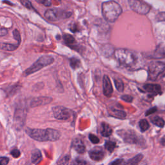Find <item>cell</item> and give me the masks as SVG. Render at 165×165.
<instances>
[{
  "label": "cell",
  "instance_id": "14",
  "mask_svg": "<svg viewBox=\"0 0 165 165\" xmlns=\"http://www.w3.org/2000/svg\"><path fill=\"white\" fill-rule=\"evenodd\" d=\"M72 147L78 154H84L86 150V147L83 141L80 138H76L73 140Z\"/></svg>",
  "mask_w": 165,
  "mask_h": 165
},
{
  "label": "cell",
  "instance_id": "27",
  "mask_svg": "<svg viewBox=\"0 0 165 165\" xmlns=\"http://www.w3.org/2000/svg\"><path fill=\"white\" fill-rule=\"evenodd\" d=\"M19 1L20 2L21 5H23L27 9L29 10L34 9V7L29 0H19Z\"/></svg>",
  "mask_w": 165,
  "mask_h": 165
},
{
  "label": "cell",
  "instance_id": "16",
  "mask_svg": "<svg viewBox=\"0 0 165 165\" xmlns=\"http://www.w3.org/2000/svg\"><path fill=\"white\" fill-rule=\"evenodd\" d=\"M100 133L103 137H109L112 133V129L109 124L102 123L100 127Z\"/></svg>",
  "mask_w": 165,
  "mask_h": 165
},
{
  "label": "cell",
  "instance_id": "5",
  "mask_svg": "<svg viewBox=\"0 0 165 165\" xmlns=\"http://www.w3.org/2000/svg\"><path fill=\"white\" fill-rule=\"evenodd\" d=\"M72 15V13L71 12L60 9H48L45 11L44 14L45 18L51 22H56L62 19H68L71 17Z\"/></svg>",
  "mask_w": 165,
  "mask_h": 165
},
{
  "label": "cell",
  "instance_id": "15",
  "mask_svg": "<svg viewBox=\"0 0 165 165\" xmlns=\"http://www.w3.org/2000/svg\"><path fill=\"white\" fill-rule=\"evenodd\" d=\"M146 92L154 95L159 94L161 92V86L157 84H146L143 87Z\"/></svg>",
  "mask_w": 165,
  "mask_h": 165
},
{
  "label": "cell",
  "instance_id": "33",
  "mask_svg": "<svg viewBox=\"0 0 165 165\" xmlns=\"http://www.w3.org/2000/svg\"><path fill=\"white\" fill-rule=\"evenodd\" d=\"M89 139L90 140V141L92 143H94V144H97V143L99 142V139L95 135L90 134L89 135Z\"/></svg>",
  "mask_w": 165,
  "mask_h": 165
},
{
  "label": "cell",
  "instance_id": "41",
  "mask_svg": "<svg viewBox=\"0 0 165 165\" xmlns=\"http://www.w3.org/2000/svg\"><path fill=\"white\" fill-rule=\"evenodd\" d=\"M141 165H146V164H141Z\"/></svg>",
  "mask_w": 165,
  "mask_h": 165
},
{
  "label": "cell",
  "instance_id": "13",
  "mask_svg": "<svg viewBox=\"0 0 165 165\" xmlns=\"http://www.w3.org/2000/svg\"><path fill=\"white\" fill-rule=\"evenodd\" d=\"M52 100V98L49 97H39L33 99L31 103V105L32 107L38 106L43 105H45L51 103Z\"/></svg>",
  "mask_w": 165,
  "mask_h": 165
},
{
  "label": "cell",
  "instance_id": "28",
  "mask_svg": "<svg viewBox=\"0 0 165 165\" xmlns=\"http://www.w3.org/2000/svg\"><path fill=\"white\" fill-rule=\"evenodd\" d=\"M155 57L157 56V55H158L157 57V58H161V57H163L165 56V47L164 48H162V47H159V48H157L156 51H155Z\"/></svg>",
  "mask_w": 165,
  "mask_h": 165
},
{
  "label": "cell",
  "instance_id": "24",
  "mask_svg": "<svg viewBox=\"0 0 165 165\" xmlns=\"http://www.w3.org/2000/svg\"><path fill=\"white\" fill-rule=\"evenodd\" d=\"M139 125L141 132H145V131L147 130L149 128V126H150L148 122L146 119H141L139 121Z\"/></svg>",
  "mask_w": 165,
  "mask_h": 165
},
{
  "label": "cell",
  "instance_id": "11",
  "mask_svg": "<svg viewBox=\"0 0 165 165\" xmlns=\"http://www.w3.org/2000/svg\"><path fill=\"white\" fill-rule=\"evenodd\" d=\"M103 94L106 97H110L113 93V87L110 78L108 76H104L103 79Z\"/></svg>",
  "mask_w": 165,
  "mask_h": 165
},
{
  "label": "cell",
  "instance_id": "37",
  "mask_svg": "<svg viewBox=\"0 0 165 165\" xmlns=\"http://www.w3.org/2000/svg\"><path fill=\"white\" fill-rule=\"evenodd\" d=\"M156 19L158 21H165V12H161L157 16Z\"/></svg>",
  "mask_w": 165,
  "mask_h": 165
},
{
  "label": "cell",
  "instance_id": "32",
  "mask_svg": "<svg viewBox=\"0 0 165 165\" xmlns=\"http://www.w3.org/2000/svg\"><path fill=\"white\" fill-rule=\"evenodd\" d=\"M125 161L124 159H118L112 161L109 164V165H125Z\"/></svg>",
  "mask_w": 165,
  "mask_h": 165
},
{
  "label": "cell",
  "instance_id": "23",
  "mask_svg": "<svg viewBox=\"0 0 165 165\" xmlns=\"http://www.w3.org/2000/svg\"><path fill=\"white\" fill-rule=\"evenodd\" d=\"M105 148L108 150L109 152H113V150L116 147V143L113 141H108L105 142Z\"/></svg>",
  "mask_w": 165,
  "mask_h": 165
},
{
  "label": "cell",
  "instance_id": "2",
  "mask_svg": "<svg viewBox=\"0 0 165 165\" xmlns=\"http://www.w3.org/2000/svg\"><path fill=\"white\" fill-rule=\"evenodd\" d=\"M122 13V8L119 3L109 1L102 4V14L105 19L110 23L116 21Z\"/></svg>",
  "mask_w": 165,
  "mask_h": 165
},
{
  "label": "cell",
  "instance_id": "9",
  "mask_svg": "<svg viewBox=\"0 0 165 165\" xmlns=\"http://www.w3.org/2000/svg\"><path fill=\"white\" fill-rule=\"evenodd\" d=\"M118 134L123 139V141L130 144H139L141 141L140 136L132 130H120Z\"/></svg>",
  "mask_w": 165,
  "mask_h": 165
},
{
  "label": "cell",
  "instance_id": "10",
  "mask_svg": "<svg viewBox=\"0 0 165 165\" xmlns=\"http://www.w3.org/2000/svg\"><path fill=\"white\" fill-rule=\"evenodd\" d=\"M90 159L94 161H101L105 157V152L101 147L96 146L91 149L89 152Z\"/></svg>",
  "mask_w": 165,
  "mask_h": 165
},
{
  "label": "cell",
  "instance_id": "25",
  "mask_svg": "<svg viewBox=\"0 0 165 165\" xmlns=\"http://www.w3.org/2000/svg\"><path fill=\"white\" fill-rule=\"evenodd\" d=\"M70 155H65L62 157L57 163V165H68L70 161Z\"/></svg>",
  "mask_w": 165,
  "mask_h": 165
},
{
  "label": "cell",
  "instance_id": "34",
  "mask_svg": "<svg viewBox=\"0 0 165 165\" xmlns=\"http://www.w3.org/2000/svg\"><path fill=\"white\" fill-rule=\"evenodd\" d=\"M10 154L12 155V157H14V158H18V157L20 156V152L18 149L14 148L11 151Z\"/></svg>",
  "mask_w": 165,
  "mask_h": 165
},
{
  "label": "cell",
  "instance_id": "39",
  "mask_svg": "<svg viewBox=\"0 0 165 165\" xmlns=\"http://www.w3.org/2000/svg\"><path fill=\"white\" fill-rule=\"evenodd\" d=\"M8 31L6 29V28H2L0 29V36H3V35H5Z\"/></svg>",
  "mask_w": 165,
  "mask_h": 165
},
{
  "label": "cell",
  "instance_id": "36",
  "mask_svg": "<svg viewBox=\"0 0 165 165\" xmlns=\"http://www.w3.org/2000/svg\"><path fill=\"white\" fill-rule=\"evenodd\" d=\"M9 159L6 157H0V165H7Z\"/></svg>",
  "mask_w": 165,
  "mask_h": 165
},
{
  "label": "cell",
  "instance_id": "26",
  "mask_svg": "<svg viewBox=\"0 0 165 165\" xmlns=\"http://www.w3.org/2000/svg\"><path fill=\"white\" fill-rule=\"evenodd\" d=\"M112 112H113V114L115 117L120 118V119H124L126 116V114L125 112L119 110L113 109V110H112Z\"/></svg>",
  "mask_w": 165,
  "mask_h": 165
},
{
  "label": "cell",
  "instance_id": "38",
  "mask_svg": "<svg viewBox=\"0 0 165 165\" xmlns=\"http://www.w3.org/2000/svg\"><path fill=\"white\" fill-rule=\"evenodd\" d=\"M156 110H157V108H156V107H154V108L150 109V110H148L146 112V116H148L149 114H152V113H153L155 112Z\"/></svg>",
  "mask_w": 165,
  "mask_h": 165
},
{
  "label": "cell",
  "instance_id": "29",
  "mask_svg": "<svg viewBox=\"0 0 165 165\" xmlns=\"http://www.w3.org/2000/svg\"><path fill=\"white\" fill-rule=\"evenodd\" d=\"M12 34H13V37H14V38L17 41L18 43L20 45L21 41V35H20L19 32L18 30L15 29V30L13 31Z\"/></svg>",
  "mask_w": 165,
  "mask_h": 165
},
{
  "label": "cell",
  "instance_id": "7",
  "mask_svg": "<svg viewBox=\"0 0 165 165\" xmlns=\"http://www.w3.org/2000/svg\"><path fill=\"white\" fill-rule=\"evenodd\" d=\"M128 1L130 9L135 12L142 15L147 14L151 9V6L146 3L142 2L141 0H128Z\"/></svg>",
  "mask_w": 165,
  "mask_h": 165
},
{
  "label": "cell",
  "instance_id": "31",
  "mask_svg": "<svg viewBox=\"0 0 165 165\" xmlns=\"http://www.w3.org/2000/svg\"><path fill=\"white\" fill-rule=\"evenodd\" d=\"M35 2L47 7H49L52 5L51 2L49 1V0H35Z\"/></svg>",
  "mask_w": 165,
  "mask_h": 165
},
{
  "label": "cell",
  "instance_id": "8",
  "mask_svg": "<svg viewBox=\"0 0 165 165\" xmlns=\"http://www.w3.org/2000/svg\"><path fill=\"white\" fill-rule=\"evenodd\" d=\"M52 112L54 118L59 120H68L71 118L73 113L71 110L62 106L53 107Z\"/></svg>",
  "mask_w": 165,
  "mask_h": 165
},
{
  "label": "cell",
  "instance_id": "19",
  "mask_svg": "<svg viewBox=\"0 0 165 165\" xmlns=\"http://www.w3.org/2000/svg\"><path fill=\"white\" fill-rule=\"evenodd\" d=\"M69 63H70V67L74 70H76L80 67L81 61L76 57H71V58H70Z\"/></svg>",
  "mask_w": 165,
  "mask_h": 165
},
{
  "label": "cell",
  "instance_id": "18",
  "mask_svg": "<svg viewBox=\"0 0 165 165\" xmlns=\"http://www.w3.org/2000/svg\"><path fill=\"white\" fill-rule=\"evenodd\" d=\"M142 158L143 155L142 154H138L137 155L134 157L133 158L129 159L127 162H125V165H138Z\"/></svg>",
  "mask_w": 165,
  "mask_h": 165
},
{
  "label": "cell",
  "instance_id": "6",
  "mask_svg": "<svg viewBox=\"0 0 165 165\" xmlns=\"http://www.w3.org/2000/svg\"><path fill=\"white\" fill-rule=\"evenodd\" d=\"M165 69L164 63L159 61H153L150 63L148 67V80L155 81Z\"/></svg>",
  "mask_w": 165,
  "mask_h": 165
},
{
  "label": "cell",
  "instance_id": "35",
  "mask_svg": "<svg viewBox=\"0 0 165 165\" xmlns=\"http://www.w3.org/2000/svg\"><path fill=\"white\" fill-rule=\"evenodd\" d=\"M121 99H123V101L128 102V103H131L133 101V97L129 95H124L121 96Z\"/></svg>",
  "mask_w": 165,
  "mask_h": 165
},
{
  "label": "cell",
  "instance_id": "17",
  "mask_svg": "<svg viewBox=\"0 0 165 165\" xmlns=\"http://www.w3.org/2000/svg\"><path fill=\"white\" fill-rule=\"evenodd\" d=\"M41 159H42V154L40 152V150L38 149L34 150L32 152V157H31L32 162L35 164H37L41 161Z\"/></svg>",
  "mask_w": 165,
  "mask_h": 165
},
{
  "label": "cell",
  "instance_id": "20",
  "mask_svg": "<svg viewBox=\"0 0 165 165\" xmlns=\"http://www.w3.org/2000/svg\"><path fill=\"white\" fill-rule=\"evenodd\" d=\"M19 45L16 44H11V43H3L2 45V48L5 51H14L19 47Z\"/></svg>",
  "mask_w": 165,
  "mask_h": 165
},
{
  "label": "cell",
  "instance_id": "3",
  "mask_svg": "<svg viewBox=\"0 0 165 165\" xmlns=\"http://www.w3.org/2000/svg\"><path fill=\"white\" fill-rule=\"evenodd\" d=\"M115 56L119 64L126 67L134 66L138 60L137 55L134 52L123 48L115 51Z\"/></svg>",
  "mask_w": 165,
  "mask_h": 165
},
{
  "label": "cell",
  "instance_id": "12",
  "mask_svg": "<svg viewBox=\"0 0 165 165\" xmlns=\"http://www.w3.org/2000/svg\"><path fill=\"white\" fill-rule=\"evenodd\" d=\"M63 39L67 46L70 47L72 50L77 51L78 48V44L73 35L68 34H64L63 35Z\"/></svg>",
  "mask_w": 165,
  "mask_h": 165
},
{
  "label": "cell",
  "instance_id": "1",
  "mask_svg": "<svg viewBox=\"0 0 165 165\" xmlns=\"http://www.w3.org/2000/svg\"><path fill=\"white\" fill-rule=\"evenodd\" d=\"M26 132L31 138L40 142L56 141L61 137L59 131L51 128L44 130V129H32L27 128Z\"/></svg>",
  "mask_w": 165,
  "mask_h": 165
},
{
  "label": "cell",
  "instance_id": "30",
  "mask_svg": "<svg viewBox=\"0 0 165 165\" xmlns=\"http://www.w3.org/2000/svg\"><path fill=\"white\" fill-rule=\"evenodd\" d=\"M72 165H87V162L81 158H76L74 160Z\"/></svg>",
  "mask_w": 165,
  "mask_h": 165
},
{
  "label": "cell",
  "instance_id": "22",
  "mask_svg": "<svg viewBox=\"0 0 165 165\" xmlns=\"http://www.w3.org/2000/svg\"><path fill=\"white\" fill-rule=\"evenodd\" d=\"M114 83H115V86H116V88L117 89V90L119 92H123V90H124V83H123V81L120 80V79H115Z\"/></svg>",
  "mask_w": 165,
  "mask_h": 165
},
{
  "label": "cell",
  "instance_id": "40",
  "mask_svg": "<svg viewBox=\"0 0 165 165\" xmlns=\"http://www.w3.org/2000/svg\"><path fill=\"white\" fill-rule=\"evenodd\" d=\"M52 1H53L54 2H55L56 4H60L61 2V0H52Z\"/></svg>",
  "mask_w": 165,
  "mask_h": 165
},
{
  "label": "cell",
  "instance_id": "4",
  "mask_svg": "<svg viewBox=\"0 0 165 165\" xmlns=\"http://www.w3.org/2000/svg\"><path fill=\"white\" fill-rule=\"evenodd\" d=\"M54 62V59L53 57L48 55L42 56L36 61L30 67H28L27 70H25L23 72V75L25 76H30L34 73L37 72L38 71L41 70L42 68L51 65Z\"/></svg>",
  "mask_w": 165,
  "mask_h": 165
},
{
  "label": "cell",
  "instance_id": "21",
  "mask_svg": "<svg viewBox=\"0 0 165 165\" xmlns=\"http://www.w3.org/2000/svg\"><path fill=\"white\" fill-rule=\"evenodd\" d=\"M152 123L155 125L156 126H159V127H163L164 126L165 124V122L163 120V119H162L161 118L159 117V116H155L154 118H153L152 119Z\"/></svg>",
  "mask_w": 165,
  "mask_h": 165
}]
</instances>
